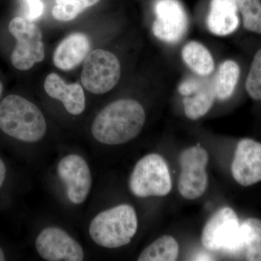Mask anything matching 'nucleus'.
<instances>
[{
  "label": "nucleus",
  "instance_id": "1",
  "mask_svg": "<svg viewBox=\"0 0 261 261\" xmlns=\"http://www.w3.org/2000/svg\"><path fill=\"white\" fill-rule=\"evenodd\" d=\"M145 119V111L140 102L132 99H119L97 115L92 123V135L105 145H121L140 135Z\"/></svg>",
  "mask_w": 261,
  "mask_h": 261
},
{
  "label": "nucleus",
  "instance_id": "2",
  "mask_svg": "<svg viewBox=\"0 0 261 261\" xmlns=\"http://www.w3.org/2000/svg\"><path fill=\"white\" fill-rule=\"evenodd\" d=\"M0 129L22 142H37L47 132L45 118L34 103L10 94L0 103Z\"/></svg>",
  "mask_w": 261,
  "mask_h": 261
},
{
  "label": "nucleus",
  "instance_id": "3",
  "mask_svg": "<svg viewBox=\"0 0 261 261\" xmlns=\"http://www.w3.org/2000/svg\"><path fill=\"white\" fill-rule=\"evenodd\" d=\"M138 228L135 208L123 204L102 211L89 225V235L94 243L106 248H118L128 245Z\"/></svg>",
  "mask_w": 261,
  "mask_h": 261
},
{
  "label": "nucleus",
  "instance_id": "4",
  "mask_svg": "<svg viewBox=\"0 0 261 261\" xmlns=\"http://www.w3.org/2000/svg\"><path fill=\"white\" fill-rule=\"evenodd\" d=\"M201 240L211 251L231 255L243 254V231L236 213L228 207L218 211L204 226Z\"/></svg>",
  "mask_w": 261,
  "mask_h": 261
},
{
  "label": "nucleus",
  "instance_id": "5",
  "mask_svg": "<svg viewBox=\"0 0 261 261\" xmlns=\"http://www.w3.org/2000/svg\"><path fill=\"white\" fill-rule=\"evenodd\" d=\"M128 185L132 193L141 198L168 195L172 181L167 163L159 154H147L136 164Z\"/></svg>",
  "mask_w": 261,
  "mask_h": 261
},
{
  "label": "nucleus",
  "instance_id": "6",
  "mask_svg": "<svg viewBox=\"0 0 261 261\" xmlns=\"http://www.w3.org/2000/svg\"><path fill=\"white\" fill-rule=\"evenodd\" d=\"M8 29L16 40L11 55V62L15 68L28 70L36 63L44 61L45 50L42 34L37 25L18 16L10 22Z\"/></svg>",
  "mask_w": 261,
  "mask_h": 261
},
{
  "label": "nucleus",
  "instance_id": "7",
  "mask_svg": "<svg viewBox=\"0 0 261 261\" xmlns=\"http://www.w3.org/2000/svg\"><path fill=\"white\" fill-rule=\"evenodd\" d=\"M121 73L118 58L111 51L98 49L84 60L81 80L84 88L91 93L102 94L116 87Z\"/></svg>",
  "mask_w": 261,
  "mask_h": 261
},
{
  "label": "nucleus",
  "instance_id": "8",
  "mask_svg": "<svg viewBox=\"0 0 261 261\" xmlns=\"http://www.w3.org/2000/svg\"><path fill=\"white\" fill-rule=\"evenodd\" d=\"M208 161V153L200 146H194L181 152L179 158L181 173L178 178V190L184 198L195 200L205 193L208 186V177L206 172Z\"/></svg>",
  "mask_w": 261,
  "mask_h": 261
},
{
  "label": "nucleus",
  "instance_id": "9",
  "mask_svg": "<svg viewBox=\"0 0 261 261\" xmlns=\"http://www.w3.org/2000/svg\"><path fill=\"white\" fill-rule=\"evenodd\" d=\"M152 32L160 40L176 44L185 37L188 27L186 12L178 0H158Z\"/></svg>",
  "mask_w": 261,
  "mask_h": 261
},
{
  "label": "nucleus",
  "instance_id": "10",
  "mask_svg": "<svg viewBox=\"0 0 261 261\" xmlns=\"http://www.w3.org/2000/svg\"><path fill=\"white\" fill-rule=\"evenodd\" d=\"M35 245L39 255L46 260L81 261L84 259L82 246L60 228H44L37 237Z\"/></svg>",
  "mask_w": 261,
  "mask_h": 261
},
{
  "label": "nucleus",
  "instance_id": "11",
  "mask_svg": "<svg viewBox=\"0 0 261 261\" xmlns=\"http://www.w3.org/2000/svg\"><path fill=\"white\" fill-rule=\"evenodd\" d=\"M58 173L66 187L70 202L75 205L83 203L92 183L90 169L85 160L78 154H68L60 161Z\"/></svg>",
  "mask_w": 261,
  "mask_h": 261
},
{
  "label": "nucleus",
  "instance_id": "12",
  "mask_svg": "<svg viewBox=\"0 0 261 261\" xmlns=\"http://www.w3.org/2000/svg\"><path fill=\"white\" fill-rule=\"evenodd\" d=\"M235 181L243 187L261 181V143L251 139L239 142L231 163Z\"/></svg>",
  "mask_w": 261,
  "mask_h": 261
},
{
  "label": "nucleus",
  "instance_id": "13",
  "mask_svg": "<svg viewBox=\"0 0 261 261\" xmlns=\"http://www.w3.org/2000/svg\"><path fill=\"white\" fill-rule=\"evenodd\" d=\"M44 89L49 97L61 101L70 114L78 116L84 112L85 95L80 84H66L60 75L53 73L46 77Z\"/></svg>",
  "mask_w": 261,
  "mask_h": 261
},
{
  "label": "nucleus",
  "instance_id": "14",
  "mask_svg": "<svg viewBox=\"0 0 261 261\" xmlns=\"http://www.w3.org/2000/svg\"><path fill=\"white\" fill-rule=\"evenodd\" d=\"M89 38L82 33H73L65 38L56 48L53 63L63 70L73 69L85 60L90 50Z\"/></svg>",
  "mask_w": 261,
  "mask_h": 261
},
{
  "label": "nucleus",
  "instance_id": "15",
  "mask_svg": "<svg viewBox=\"0 0 261 261\" xmlns=\"http://www.w3.org/2000/svg\"><path fill=\"white\" fill-rule=\"evenodd\" d=\"M237 0H211L207 25L212 34L229 35L238 29L240 18Z\"/></svg>",
  "mask_w": 261,
  "mask_h": 261
},
{
  "label": "nucleus",
  "instance_id": "16",
  "mask_svg": "<svg viewBox=\"0 0 261 261\" xmlns=\"http://www.w3.org/2000/svg\"><path fill=\"white\" fill-rule=\"evenodd\" d=\"M216 98L214 83L203 80L200 88L195 93L184 98L185 115L189 119L195 121L210 111Z\"/></svg>",
  "mask_w": 261,
  "mask_h": 261
},
{
  "label": "nucleus",
  "instance_id": "17",
  "mask_svg": "<svg viewBox=\"0 0 261 261\" xmlns=\"http://www.w3.org/2000/svg\"><path fill=\"white\" fill-rule=\"evenodd\" d=\"M181 56L187 66L200 76H207L214 71V58L200 42L187 43L182 49Z\"/></svg>",
  "mask_w": 261,
  "mask_h": 261
},
{
  "label": "nucleus",
  "instance_id": "18",
  "mask_svg": "<svg viewBox=\"0 0 261 261\" xmlns=\"http://www.w3.org/2000/svg\"><path fill=\"white\" fill-rule=\"evenodd\" d=\"M240 68L236 62L224 61L219 66L214 82L216 97L224 101L232 96L240 79Z\"/></svg>",
  "mask_w": 261,
  "mask_h": 261
},
{
  "label": "nucleus",
  "instance_id": "19",
  "mask_svg": "<svg viewBox=\"0 0 261 261\" xmlns=\"http://www.w3.org/2000/svg\"><path fill=\"white\" fill-rule=\"evenodd\" d=\"M179 252L177 241L173 237L164 235L146 247L142 252L140 261L176 260Z\"/></svg>",
  "mask_w": 261,
  "mask_h": 261
},
{
  "label": "nucleus",
  "instance_id": "20",
  "mask_svg": "<svg viewBox=\"0 0 261 261\" xmlns=\"http://www.w3.org/2000/svg\"><path fill=\"white\" fill-rule=\"evenodd\" d=\"M244 237L245 258L261 261V220L250 218L241 224Z\"/></svg>",
  "mask_w": 261,
  "mask_h": 261
},
{
  "label": "nucleus",
  "instance_id": "21",
  "mask_svg": "<svg viewBox=\"0 0 261 261\" xmlns=\"http://www.w3.org/2000/svg\"><path fill=\"white\" fill-rule=\"evenodd\" d=\"M56 5L51 10L53 18L59 21H70L100 0H56Z\"/></svg>",
  "mask_w": 261,
  "mask_h": 261
},
{
  "label": "nucleus",
  "instance_id": "22",
  "mask_svg": "<svg viewBox=\"0 0 261 261\" xmlns=\"http://www.w3.org/2000/svg\"><path fill=\"white\" fill-rule=\"evenodd\" d=\"M243 17V25L249 32L261 34V3L260 0H237Z\"/></svg>",
  "mask_w": 261,
  "mask_h": 261
},
{
  "label": "nucleus",
  "instance_id": "23",
  "mask_svg": "<svg viewBox=\"0 0 261 261\" xmlns=\"http://www.w3.org/2000/svg\"><path fill=\"white\" fill-rule=\"evenodd\" d=\"M245 87L252 99L261 100V49L254 57L251 68L247 75Z\"/></svg>",
  "mask_w": 261,
  "mask_h": 261
},
{
  "label": "nucleus",
  "instance_id": "24",
  "mask_svg": "<svg viewBox=\"0 0 261 261\" xmlns=\"http://www.w3.org/2000/svg\"><path fill=\"white\" fill-rule=\"evenodd\" d=\"M27 5V20L34 21L40 18L44 10V5L42 0H25Z\"/></svg>",
  "mask_w": 261,
  "mask_h": 261
},
{
  "label": "nucleus",
  "instance_id": "25",
  "mask_svg": "<svg viewBox=\"0 0 261 261\" xmlns=\"http://www.w3.org/2000/svg\"><path fill=\"white\" fill-rule=\"evenodd\" d=\"M202 81H203V79H187L186 80L184 81L180 84L179 89H178L180 94L187 97V96H190L195 93L196 91L200 88L201 84L202 83Z\"/></svg>",
  "mask_w": 261,
  "mask_h": 261
},
{
  "label": "nucleus",
  "instance_id": "26",
  "mask_svg": "<svg viewBox=\"0 0 261 261\" xmlns=\"http://www.w3.org/2000/svg\"><path fill=\"white\" fill-rule=\"evenodd\" d=\"M6 176V167H5V163L0 159V187L3 186Z\"/></svg>",
  "mask_w": 261,
  "mask_h": 261
},
{
  "label": "nucleus",
  "instance_id": "27",
  "mask_svg": "<svg viewBox=\"0 0 261 261\" xmlns=\"http://www.w3.org/2000/svg\"><path fill=\"white\" fill-rule=\"evenodd\" d=\"M5 260L4 252L3 251L1 248H0V261H3Z\"/></svg>",
  "mask_w": 261,
  "mask_h": 261
},
{
  "label": "nucleus",
  "instance_id": "28",
  "mask_svg": "<svg viewBox=\"0 0 261 261\" xmlns=\"http://www.w3.org/2000/svg\"><path fill=\"white\" fill-rule=\"evenodd\" d=\"M3 84L0 82V97H1L2 94H3Z\"/></svg>",
  "mask_w": 261,
  "mask_h": 261
}]
</instances>
